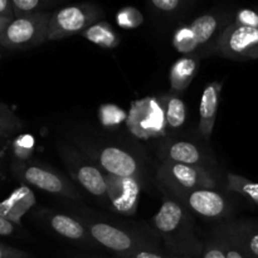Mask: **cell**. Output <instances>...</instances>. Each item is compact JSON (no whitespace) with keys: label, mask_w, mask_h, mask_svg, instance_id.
Listing matches in <instances>:
<instances>
[{"label":"cell","mask_w":258,"mask_h":258,"mask_svg":"<svg viewBox=\"0 0 258 258\" xmlns=\"http://www.w3.org/2000/svg\"><path fill=\"white\" fill-rule=\"evenodd\" d=\"M153 226L166 252L179 257H202L204 243L197 236L193 216L169 194H164L163 204L153 218Z\"/></svg>","instance_id":"cell-1"},{"label":"cell","mask_w":258,"mask_h":258,"mask_svg":"<svg viewBox=\"0 0 258 258\" xmlns=\"http://www.w3.org/2000/svg\"><path fill=\"white\" fill-rule=\"evenodd\" d=\"M10 170L23 185H30L45 193L63 197L71 201L81 199L80 190L72 181L68 180L59 171L39 161L13 160Z\"/></svg>","instance_id":"cell-2"},{"label":"cell","mask_w":258,"mask_h":258,"mask_svg":"<svg viewBox=\"0 0 258 258\" xmlns=\"http://www.w3.org/2000/svg\"><path fill=\"white\" fill-rule=\"evenodd\" d=\"M92 236L97 246L108 249L115 256L133 253L141 248H161L156 239L150 238L140 232L126 229L116 224L102 221L80 218Z\"/></svg>","instance_id":"cell-3"},{"label":"cell","mask_w":258,"mask_h":258,"mask_svg":"<svg viewBox=\"0 0 258 258\" xmlns=\"http://www.w3.org/2000/svg\"><path fill=\"white\" fill-rule=\"evenodd\" d=\"M50 17L52 14L47 10L15 18L0 35V45L12 50H24L42 44L47 40Z\"/></svg>","instance_id":"cell-4"},{"label":"cell","mask_w":258,"mask_h":258,"mask_svg":"<svg viewBox=\"0 0 258 258\" xmlns=\"http://www.w3.org/2000/svg\"><path fill=\"white\" fill-rule=\"evenodd\" d=\"M58 153L73 180L77 181L88 194L97 199L100 203L105 204L106 202H108L106 174L100 168L86 159L80 151L66 144L59 146Z\"/></svg>","instance_id":"cell-5"},{"label":"cell","mask_w":258,"mask_h":258,"mask_svg":"<svg viewBox=\"0 0 258 258\" xmlns=\"http://www.w3.org/2000/svg\"><path fill=\"white\" fill-rule=\"evenodd\" d=\"M103 10L95 4H76L53 13L48 24L47 40H60L83 33L95 23L100 22Z\"/></svg>","instance_id":"cell-6"},{"label":"cell","mask_w":258,"mask_h":258,"mask_svg":"<svg viewBox=\"0 0 258 258\" xmlns=\"http://www.w3.org/2000/svg\"><path fill=\"white\" fill-rule=\"evenodd\" d=\"M158 179L165 190H197L216 189L213 174L204 166L176 163H161L158 168Z\"/></svg>","instance_id":"cell-7"},{"label":"cell","mask_w":258,"mask_h":258,"mask_svg":"<svg viewBox=\"0 0 258 258\" xmlns=\"http://www.w3.org/2000/svg\"><path fill=\"white\" fill-rule=\"evenodd\" d=\"M165 190V189H164ZM166 194L178 201L190 213L208 219H219L232 213L228 199L216 189H197V190H165Z\"/></svg>","instance_id":"cell-8"},{"label":"cell","mask_w":258,"mask_h":258,"mask_svg":"<svg viewBox=\"0 0 258 258\" xmlns=\"http://www.w3.org/2000/svg\"><path fill=\"white\" fill-rule=\"evenodd\" d=\"M212 49L231 59H258V29L231 23L224 28Z\"/></svg>","instance_id":"cell-9"},{"label":"cell","mask_w":258,"mask_h":258,"mask_svg":"<svg viewBox=\"0 0 258 258\" xmlns=\"http://www.w3.org/2000/svg\"><path fill=\"white\" fill-rule=\"evenodd\" d=\"M131 133L140 139H150L165 133L166 122L163 103L154 97L135 101L127 117Z\"/></svg>","instance_id":"cell-10"},{"label":"cell","mask_w":258,"mask_h":258,"mask_svg":"<svg viewBox=\"0 0 258 258\" xmlns=\"http://www.w3.org/2000/svg\"><path fill=\"white\" fill-rule=\"evenodd\" d=\"M37 216L44 226H47L53 233L59 236L60 238L80 244L82 247H87V248L97 247V243L93 241L92 236L80 218L48 211V209L38 211Z\"/></svg>","instance_id":"cell-11"},{"label":"cell","mask_w":258,"mask_h":258,"mask_svg":"<svg viewBox=\"0 0 258 258\" xmlns=\"http://www.w3.org/2000/svg\"><path fill=\"white\" fill-rule=\"evenodd\" d=\"M108 206L116 213L134 216L141 194V180L134 178H118L106 174Z\"/></svg>","instance_id":"cell-12"},{"label":"cell","mask_w":258,"mask_h":258,"mask_svg":"<svg viewBox=\"0 0 258 258\" xmlns=\"http://www.w3.org/2000/svg\"><path fill=\"white\" fill-rule=\"evenodd\" d=\"M97 163L108 175L118 178H143L141 164L128 151L116 146H106L97 153Z\"/></svg>","instance_id":"cell-13"},{"label":"cell","mask_w":258,"mask_h":258,"mask_svg":"<svg viewBox=\"0 0 258 258\" xmlns=\"http://www.w3.org/2000/svg\"><path fill=\"white\" fill-rule=\"evenodd\" d=\"M159 155L163 163L185 164V165H199L208 163L206 155L197 144L186 140L168 141L159 150Z\"/></svg>","instance_id":"cell-14"},{"label":"cell","mask_w":258,"mask_h":258,"mask_svg":"<svg viewBox=\"0 0 258 258\" xmlns=\"http://www.w3.org/2000/svg\"><path fill=\"white\" fill-rule=\"evenodd\" d=\"M222 82H212L204 88L199 105V133L203 138L209 139L216 123L217 111L221 100Z\"/></svg>","instance_id":"cell-15"},{"label":"cell","mask_w":258,"mask_h":258,"mask_svg":"<svg viewBox=\"0 0 258 258\" xmlns=\"http://www.w3.org/2000/svg\"><path fill=\"white\" fill-rule=\"evenodd\" d=\"M35 204L34 193L27 185L13 190L7 199L0 202V216L19 226L23 216Z\"/></svg>","instance_id":"cell-16"},{"label":"cell","mask_w":258,"mask_h":258,"mask_svg":"<svg viewBox=\"0 0 258 258\" xmlns=\"http://www.w3.org/2000/svg\"><path fill=\"white\" fill-rule=\"evenodd\" d=\"M224 228L236 239L248 258H258V224L251 222H233Z\"/></svg>","instance_id":"cell-17"},{"label":"cell","mask_w":258,"mask_h":258,"mask_svg":"<svg viewBox=\"0 0 258 258\" xmlns=\"http://www.w3.org/2000/svg\"><path fill=\"white\" fill-rule=\"evenodd\" d=\"M222 22L223 20H222V17L219 14L207 13V14L196 18L188 25L189 29L193 33L194 38H196L197 43H198L199 48L207 47L208 44H211V42L214 39L217 33L221 32Z\"/></svg>","instance_id":"cell-18"},{"label":"cell","mask_w":258,"mask_h":258,"mask_svg":"<svg viewBox=\"0 0 258 258\" xmlns=\"http://www.w3.org/2000/svg\"><path fill=\"white\" fill-rule=\"evenodd\" d=\"M198 68V60L193 55H185L176 60L169 73L170 88L173 93L183 92L189 87Z\"/></svg>","instance_id":"cell-19"},{"label":"cell","mask_w":258,"mask_h":258,"mask_svg":"<svg viewBox=\"0 0 258 258\" xmlns=\"http://www.w3.org/2000/svg\"><path fill=\"white\" fill-rule=\"evenodd\" d=\"M22 128V120L9 106L0 102V155L12 146L14 139L20 135Z\"/></svg>","instance_id":"cell-20"},{"label":"cell","mask_w":258,"mask_h":258,"mask_svg":"<svg viewBox=\"0 0 258 258\" xmlns=\"http://www.w3.org/2000/svg\"><path fill=\"white\" fill-rule=\"evenodd\" d=\"M165 113L166 128L178 130L186 121V107L176 93H168L160 98Z\"/></svg>","instance_id":"cell-21"},{"label":"cell","mask_w":258,"mask_h":258,"mask_svg":"<svg viewBox=\"0 0 258 258\" xmlns=\"http://www.w3.org/2000/svg\"><path fill=\"white\" fill-rule=\"evenodd\" d=\"M82 35L93 44L103 48H115L120 44V35L107 22L103 20L91 25L82 33Z\"/></svg>","instance_id":"cell-22"},{"label":"cell","mask_w":258,"mask_h":258,"mask_svg":"<svg viewBox=\"0 0 258 258\" xmlns=\"http://www.w3.org/2000/svg\"><path fill=\"white\" fill-rule=\"evenodd\" d=\"M227 185L229 190L241 194L249 202L258 206V183L249 180L244 176L237 175L233 173H227Z\"/></svg>","instance_id":"cell-23"},{"label":"cell","mask_w":258,"mask_h":258,"mask_svg":"<svg viewBox=\"0 0 258 258\" xmlns=\"http://www.w3.org/2000/svg\"><path fill=\"white\" fill-rule=\"evenodd\" d=\"M173 45L178 52L183 53V54H190L199 49L198 43L188 25L176 29L173 35Z\"/></svg>","instance_id":"cell-24"},{"label":"cell","mask_w":258,"mask_h":258,"mask_svg":"<svg viewBox=\"0 0 258 258\" xmlns=\"http://www.w3.org/2000/svg\"><path fill=\"white\" fill-rule=\"evenodd\" d=\"M214 236L221 242L226 258H248V256L243 252V249L237 243L236 239L224 228V226L219 227L216 233H214Z\"/></svg>","instance_id":"cell-25"},{"label":"cell","mask_w":258,"mask_h":258,"mask_svg":"<svg viewBox=\"0 0 258 258\" xmlns=\"http://www.w3.org/2000/svg\"><path fill=\"white\" fill-rule=\"evenodd\" d=\"M14 18H23L33 15L35 13L47 12L45 5L47 2L43 0H12Z\"/></svg>","instance_id":"cell-26"},{"label":"cell","mask_w":258,"mask_h":258,"mask_svg":"<svg viewBox=\"0 0 258 258\" xmlns=\"http://www.w3.org/2000/svg\"><path fill=\"white\" fill-rule=\"evenodd\" d=\"M10 148L13 149V153H14V160L27 161L29 160L33 153L34 139L30 135H18Z\"/></svg>","instance_id":"cell-27"},{"label":"cell","mask_w":258,"mask_h":258,"mask_svg":"<svg viewBox=\"0 0 258 258\" xmlns=\"http://www.w3.org/2000/svg\"><path fill=\"white\" fill-rule=\"evenodd\" d=\"M116 19L120 27L128 29V28H136L140 24H143L144 17L140 13V10L135 8H123L116 15Z\"/></svg>","instance_id":"cell-28"},{"label":"cell","mask_w":258,"mask_h":258,"mask_svg":"<svg viewBox=\"0 0 258 258\" xmlns=\"http://www.w3.org/2000/svg\"><path fill=\"white\" fill-rule=\"evenodd\" d=\"M101 121L107 126L118 125L123 120V112L115 106H103L100 111Z\"/></svg>","instance_id":"cell-29"},{"label":"cell","mask_w":258,"mask_h":258,"mask_svg":"<svg viewBox=\"0 0 258 258\" xmlns=\"http://www.w3.org/2000/svg\"><path fill=\"white\" fill-rule=\"evenodd\" d=\"M242 27H248L258 29V10L253 9H239L236 14L234 22Z\"/></svg>","instance_id":"cell-30"},{"label":"cell","mask_w":258,"mask_h":258,"mask_svg":"<svg viewBox=\"0 0 258 258\" xmlns=\"http://www.w3.org/2000/svg\"><path fill=\"white\" fill-rule=\"evenodd\" d=\"M201 258H226L222 244L216 236L207 239Z\"/></svg>","instance_id":"cell-31"},{"label":"cell","mask_w":258,"mask_h":258,"mask_svg":"<svg viewBox=\"0 0 258 258\" xmlns=\"http://www.w3.org/2000/svg\"><path fill=\"white\" fill-rule=\"evenodd\" d=\"M113 258H170L169 252H164L163 248H141L133 253L115 256Z\"/></svg>","instance_id":"cell-32"},{"label":"cell","mask_w":258,"mask_h":258,"mask_svg":"<svg viewBox=\"0 0 258 258\" xmlns=\"http://www.w3.org/2000/svg\"><path fill=\"white\" fill-rule=\"evenodd\" d=\"M150 5L161 13H173L181 7V2L180 0H153L150 2Z\"/></svg>","instance_id":"cell-33"},{"label":"cell","mask_w":258,"mask_h":258,"mask_svg":"<svg viewBox=\"0 0 258 258\" xmlns=\"http://www.w3.org/2000/svg\"><path fill=\"white\" fill-rule=\"evenodd\" d=\"M0 258H32V256L25 251L0 242Z\"/></svg>","instance_id":"cell-34"},{"label":"cell","mask_w":258,"mask_h":258,"mask_svg":"<svg viewBox=\"0 0 258 258\" xmlns=\"http://www.w3.org/2000/svg\"><path fill=\"white\" fill-rule=\"evenodd\" d=\"M18 232V226L13 222L8 221L7 218L0 216V236L8 237L13 236Z\"/></svg>","instance_id":"cell-35"},{"label":"cell","mask_w":258,"mask_h":258,"mask_svg":"<svg viewBox=\"0 0 258 258\" xmlns=\"http://www.w3.org/2000/svg\"><path fill=\"white\" fill-rule=\"evenodd\" d=\"M0 17L15 19L12 0H0Z\"/></svg>","instance_id":"cell-36"},{"label":"cell","mask_w":258,"mask_h":258,"mask_svg":"<svg viewBox=\"0 0 258 258\" xmlns=\"http://www.w3.org/2000/svg\"><path fill=\"white\" fill-rule=\"evenodd\" d=\"M12 20H14V19H9V18L0 17V35H2L3 33H4V30L7 29L8 25H9L10 23H12Z\"/></svg>","instance_id":"cell-37"},{"label":"cell","mask_w":258,"mask_h":258,"mask_svg":"<svg viewBox=\"0 0 258 258\" xmlns=\"http://www.w3.org/2000/svg\"><path fill=\"white\" fill-rule=\"evenodd\" d=\"M71 258H101V257L88 256V254H73V256H71Z\"/></svg>","instance_id":"cell-38"},{"label":"cell","mask_w":258,"mask_h":258,"mask_svg":"<svg viewBox=\"0 0 258 258\" xmlns=\"http://www.w3.org/2000/svg\"><path fill=\"white\" fill-rule=\"evenodd\" d=\"M5 179V175H4V173H3V170L2 169H0V181H3Z\"/></svg>","instance_id":"cell-39"},{"label":"cell","mask_w":258,"mask_h":258,"mask_svg":"<svg viewBox=\"0 0 258 258\" xmlns=\"http://www.w3.org/2000/svg\"><path fill=\"white\" fill-rule=\"evenodd\" d=\"M170 258H190V257H179V256H174V254H170Z\"/></svg>","instance_id":"cell-40"}]
</instances>
